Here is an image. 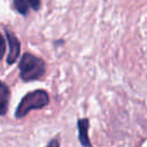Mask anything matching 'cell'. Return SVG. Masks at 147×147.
Returning a JSON list of instances; mask_svg holds the SVG:
<instances>
[{"label": "cell", "mask_w": 147, "mask_h": 147, "mask_svg": "<svg viewBox=\"0 0 147 147\" xmlns=\"http://www.w3.org/2000/svg\"><path fill=\"white\" fill-rule=\"evenodd\" d=\"M20 70V78L28 83L32 80H38L44 77L46 72V62L44 59L32 54V53H24L18 63Z\"/></svg>", "instance_id": "1"}, {"label": "cell", "mask_w": 147, "mask_h": 147, "mask_svg": "<svg viewBox=\"0 0 147 147\" xmlns=\"http://www.w3.org/2000/svg\"><path fill=\"white\" fill-rule=\"evenodd\" d=\"M49 103V95L45 90H34L28 92L20 101L15 110V117L17 119L25 117L31 110L42 109Z\"/></svg>", "instance_id": "2"}, {"label": "cell", "mask_w": 147, "mask_h": 147, "mask_svg": "<svg viewBox=\"0 0 147 147\" xmlns=\"http://www.w3.org/2000/svg\"><path fill=\"white\" fill-rule=\"evenodd\" d=\"M5 36L7 37L8 40V46H9V54L6 59L7 64H13L16 62V60L20 56L21 53V42L17 39V37L15 36L14 32L9 31L7 28H5Z\"/></svg>", "instance_id": "3"}, {"label": "cell", "mask_w": 147, "mask_h": 147, "mask_svg": "<svg viewBox=\"0 0 147 147\" xmlns=\"http://www.w3.org/2000/svg\"><path fill=\"white\" fill-rule=\"evenodd\" d=\"M77 129H78V140L82 147H93L92 142L88 137V129H90V119L84 117L77 121Z\"/></svg>", "instance_id": "4"}, {"label": "cell", "mask_w": 147, "mask_h": 147, "mask_svg": "<svg viewBox=\"0 0 147 147\" xmlns=\"http://www.w3.org/2000/svg\"><path fill=\"white\" fill-rule=\"evenodd\" d=\"M10 99V90L7 84L0 80V116H5L8 111Z\"/></svg>", "instance_id": "5"}, {"label": "cell", "mask_w": 147, "mask_h": 147, "mask_svg": "<svg viewBox=\"0 0 147 147\" xmlns=\"http://www.w3.org/2000/svg\"><path fill=\"white\" fill-rule=\"evenodd\" d=\"M13 8L23 16H26L30 10L28 0H13Z\"/></svg>", "instance_id": "6"}, {"label": "cell", "mask_w": 147, "mask_h": 147, "mask_svg": "<svg viewBox=\"0 0 147 147\" xmlns=\"http://www.w3.org/2000/svg\"><path fill=\"white\" fill-rule=\"evenodd\" d=\"M30 8H32L34 11H38L41 6V0H28Z\"/></svg>", "instance_id": "7"}, {"label": "cell", "mask_w": 147, "mask_h": 147, "mask_svg": "<svg viewBox=\"0 0 147 147\" xmlns=\"http://www.w3.org/2000/svg\"><path fill=\"white\" fill-rule=\"evenodd\" d=\"M5 52H6V41H5L3 36L0 33V61L2 60V57L5 55Z\"/></svg>", "instance_id": "8"}, {"label": "cell", "mask_w": 147, "mask_h": 147, "mask_svg": "<svg viewBox=\"0 0 147 147\" xmlns=\"http://www.w3.org/2000/svg\"><path fill=\"white\" fill-rule=\"evenodd\" d=\"M46 147H60V141H59V139H57V138L51 139Z\"/></svg>", "instance_id": "9"}]
</instances>
